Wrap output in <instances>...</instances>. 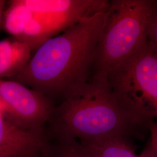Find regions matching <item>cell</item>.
Returning a JSON list of instances; mask_svg holds the SVG:
<instances>
[{
    "label": "cell",
    "mask_w": 157,
    "mask_h": 157,
    "mask_svg": "<svg viewBox=\"0 0 157 157\" xmlns=\"http://www.w3.org/2000/svg\"><path fill=\"white\" fill-rule=\"evenodd\" d=\"M6 6V1L0 0V21Z\"/></svg>",
    "instance_id": "9a60e30c"
},
{
    "label": "cell",
    "mask_w": 157,
    "mask_h": 157,
    "mask_svg": "<svg viewBox=\"0 0 157 157\" xmlns=\"http://www.w3.org/2000/svg\"><path fill=\"white\" fill-rule=\"evenodd\" d=\"M55 107L53 101L39 91L14 80L0 79V109L18 127L43 128Z\"/></svg>",
    "instance_id": "5b68a950"
},
{
    "label": "cell",
    "mask_w": 157,
    "mask_h": 157,
    "mask_svg": "<svg viewBox=\"0 0 157 157\" xmlns=\"http://www.w3.org/2000/svg\"><path fill=\"white\" fill-rule=\"evenodd\" d=\"M148 132L150 135V144L157 155V123L154 120L148 124Z\"/></svg>",
    "instance_id": "4fadbf2b"
},
{
    "label": "cell",
    "mask_w": 157,
    "mask_h": 157,
    "mask_svg": "<svg viewBox=\"0 0 157 157\" xmlns=\"http://www.w3.org/2000/svg\"><path fill=\"white\" fill-rule=\"evenodd\" d=\"M106 13L91 78L105 81L147 41L157 19V0H111Z\"/></svg>",
    "instance_id": "3957f363"
},
{
    "label": "cell",
    "mask_w": 157,
    "mask_h": 157,
    "mask_svg": "<svg viewBox=\"0 0 157 157\" xmlns=\"http://www.w3.org/2000/svg\"><path fill=\"white\" fill-rule=\"evenodd\" d=\"M106 19V11L97 13L47 40L22 71L10 79L53 102L64 100L91 80Z\"/></svg>",
    "instance_id": "6da1fadb"
},
{
    "label": "cell",
    "mask_w": 157,
    "mask_h": 157,
    "mask_svg": "<svg viewBox=\"0 0 157 157\" xmlns=\"http://www.w3.org/2000/svg\"></svg>",
    "instance_id": "2e32d148"
},
{
    "label": "cell",
    "mask_w": 157,
    "mask_h": 157,
    "mask_svg": "<svg viewBox=\"0 0 157 157\" xmlns=\"http://www.w3.org/2000/svg\"><path fill=\"white\" fill-rule=\"evenodd\" d=\"M48 134L43 128L25 129L12 123L0 109V157H40L47 151Z\"/></svg>",
    "instance_id": "ba28073f"
},
{
    "label": "cell",
    "mask_w": 157,
    "mask_h": 157,
    "mask_svg": "<svg viewBox=\"0 0 157 157\" xmlns=\"http://www.w3.org/2000/svg\"><path fill=\"white\" fill-rule=\"evenodd\" d=\"M147 43L157 55V19L152 25L148 32Z\"/></svg>",
    "instance_id": "7c38bea8"
},
{
    "label": "cell",
    "mask_w": 157,
    "mask_h": 157,
    "mask_svg": "<svg viewBox=\"0 0 157 157\" xmlns=\"http://www.w3.org/2000/svg\"><path fill=\"white\" fill-rule=\"evenodd\" d=\"M4 16L6 31L13 38L26 44L32 51L56 36L47 23L30 11L21 0L10 1Z\"/></svg>",
    "instance_id": "52a82bcc"
},
{
    "label": "cell",
    "mask_w": 157,
    "mask_h": 157,
    "mask_svg": "<svg viewBox=\"0 0 157 157\" xmlns=\"http://www.w3.org/2000/svg\"><path fill=\"white\" fill-rule=\"evenodd\" d=\"M130 142V139L123 137L80 141L92 157H138Z\"/></svg>",
    "instance_id": "30bf717a"
},
{
    "label": "cell",
    "mask_w": 157,
    "mask_h": 157,
    "mask_svg": "<svg viewBox=\"0 0 157 157\" xmlns=\"http://www.w3.org/2000/svg\"><path fill=\"white\" fill-rule=\"evenodd\" d=\"M138 157H157V155L156 152L149 142Z\"/></svg>",
    "instance_id": "5bb4252c"
},
{
    "label": "cell",
    "mask_w": 157,
    "mask_h": 157,
    "mask_svg": "<svg viewBox=\"0 0 157 157\" xmlns=\"http://www.w3.org/2000/svg\"><path fill=\"white\" fill-rule=\"evenodd\" d=\"M54 157H92L80 142L75 140H59L52 150Z\"/></svg>",
    "instance_id": "8fae6325"
},
{
    "label": "cell",
    "mask_w": 157,
    "mask_h": 157,
    "mask_svg": "<svg viewBox=\"0 0 157 157\" xmlns=\"http://www.w3.org/2000/svg\"><path fill=\"white\" fill-rule=\"evenodd\" d=\"M36 16L47 23L56 35L85 18L107 11V0H21Z\"/></svg>",
    "instance_id": "8992f818"
},
{
    "label": "cell",
    "mask_w": 157,
    "mask_h": 157,
    "mask_svg": "<svg viewBox=\"0 0 157 157\" xmlns=\"http://www.w3.org/2000/svg\"><path fill=\"white\" fill-rule=\"evenodd\" d=\"M107 82L124 107L148 121L157 118V55L147 41L109 75Z\"/></svg>",
    "instance_id": "277c9868"
},
{
    "label": "cell",
    "mask_w": 157,
    "mask_h": 157,
    "mask_svg": "<svg viewBox=\"0 0 157 157\" xmlns=\"http://www.w3.org/2000/svg\"><path fill=\"white\" fill-rule=\"evenodd\" d=\"M150 121L121 104L107 80L91 78L55 107L48 124L58 140L91 141L117 137L143 139Z\"/></svg>",
    "instance_id": "7a4b0ae2"
},
{
    "label": "cell",
    "mask_w": 157,
    "mask_h": 157,
    "mask_svg": "<svg viewBox=\"0 0 157 157\" xmlns=\"http://www.w3.org/2000/svg\"><path fill=\"white\" fill-rule=\"evenodd\" d=\"M32 51L26 44L12 38L0 41V79L11 78L28 64Z\"/></svg>",
    "instance_id": "9c48e42d"
}]
</instances>
